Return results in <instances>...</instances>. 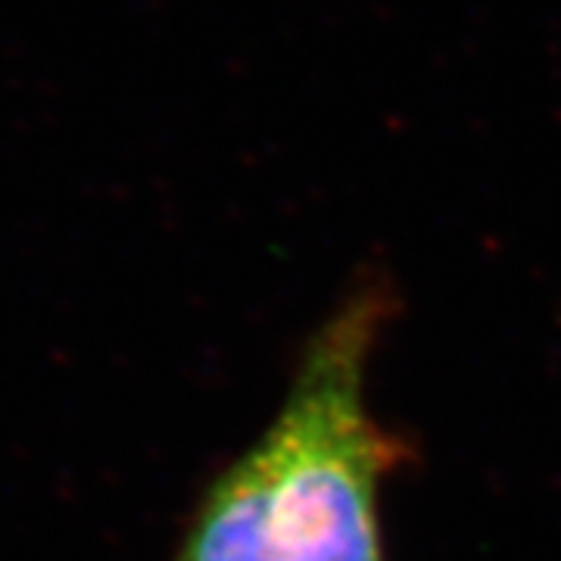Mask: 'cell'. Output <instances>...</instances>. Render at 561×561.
Here are the masks:
<instances>
[{"mask_svg":"<svg viewBox=\"0 0 561 561\" xmlns=\"http://www.w3.org/2000/svg\"><path fill=\"white\" fill-rule=\"evenodd\" d=\"M393 300L362 284L324 319L275 421L203 496L172 561H383L381 486L409 446L365 400Z\"/></svg>","mask_w":561,"mask_h":561,"instance_id":"1","label":"cell"}]
</instances>
